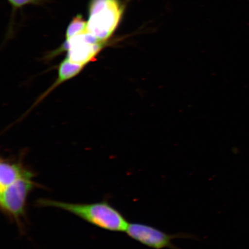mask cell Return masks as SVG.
Returning a JSON list of instances; mask_svg holds the SVG:
<instances>
[{
  "label": "cell",
  "instance_id": "obj_1",
  "mask_svg": "<svg viewBox=\"0 0 249 249\" xmlns=\"http://www.w3.org/2000/svg\"><path fill=\"white\" fill-rule=\"evenodd\" d=\"M36 204L40 207L56 208L69 212L86 222L108 231L126 232L129 225L123 214L107 201L75 204L40 198Z\"/></svg>",
  "mask_w": 249,
  "mask_h": 249
},
{
  "label": "cell",
  "instance_id": "obj_2",
  "mask_svg": "<svg viewBox=\"0 0 249 249\" xmlns=\"http://www.w3.org/2000/svg\"><path fill=\"white\" fill-rule=\"evenodd\" d=\"M124 11L121 0H91L87 32L99 41L107 42L119 26Z\"/></svg>",
  "mask_w": 249,
  "mask_h": 249
},
{
  "label": "cell",
  "instance_id": "obj_3",
  "mask_svg": "<svg viewBox=\"0 0 249 249\" xmlns=\"http://www.w3.org/2000/svg\"><path fill=\"white\" fill-rule=\"evenodd\" d=\"M32 177L17 180L0 191V206L3 213L20 225L26 215L28 197L35 188Z\"/></svg>",
  "mask_w": 249,
  "mask_h": 249
},
{
  "label": "cell",
  "instance_id": "obj_4",
  "mask_svg": "<svg viewBox=\"0 0 249 249\" xmlns=\"http://www.w3.org/2000/svg\"><path fill=\"white\" fill-rule=\"evenodd\" d=\"M125 232L130 238L154 249H182L173 244L174 239H197L194 235L186 233L169 234L153 226L140 223H129Z\"/></svg>",
  "mask_w": 249,
  "mask_h": 249
},
{
  "label": "cell",
  "instance_id": "obj_5",
  "mask_svg": "<svg viewBox=\"0 0 249 249\" xmlns=\"http://www.w3.org/2000/svg\"><path fill=\"white\" fill-rule=\"evenodd\" d=\"M104 43L86 31L66 40L63 48L67 50L68 60L86 65L97 55Z\"/></svg>",
  "mask_w": 249,
  "mask_h": 249
},
{
  "label": "cell",
  "instance_id": "obj_6",
  "mask_svg": "<svg viewBox=\"0 0 249 249\" xmlns=\"http://www.w3.org/2000/svg\"><path fill=\"white\" fill-rule=\"evenodd\" d=\"M34 174L18 161L3 160L0 163V191L17 180L27 177L34 178Z\"/></svg>",
  "mask_w": 249,
  "mask_h": 249
},
{
  "label": "cell",
  "instance_id": "obj_7",
  "mask_svg": "<svg viewBox=\"0 0 249 249\" xmlns=\"http://www.w3.org/2000/svg\"><path fill=\"white\" fill-rule=\"evenodd\" d=\"M85 66V65L75 63L67 58H65L59 66L58 78L54 87L75 77L82 71Z\"/></svg>",
  "mask_w": 249,
  "mask_h": 249
},
{
  "label": "cell",
  "instance_id": "obj_8",
  "mask_svg": "<svg viewBox=\"0 0 249 249\" xmlns=\"http://www.w3.org/2000/svg\"><path fill=\"white\" fill-rule=\"evenodd\" d=\"M87 22L84 19L82 16L77 15L71 20L67 28L66 31V40L70 39L72 37L79 34L86 32Z\"/></svg>",
  "mask_w": 249,
  "mask_h": 249
},
{
  "label": "cell",
  "instance_id": "obj_9",
  "mask_svg": "<svg viewBox=\"0 0 249 249\" xmlns=\"http://www.w3.org/2000/svg\"><path fill=\"white\" fill-rule=\"evenodd\" d=\"M15 8H20L25 5L38 4L40 0H8Z\"/></svg>",
  "mask_w": 249,
  "mask_h": 249
}]
</instances>
